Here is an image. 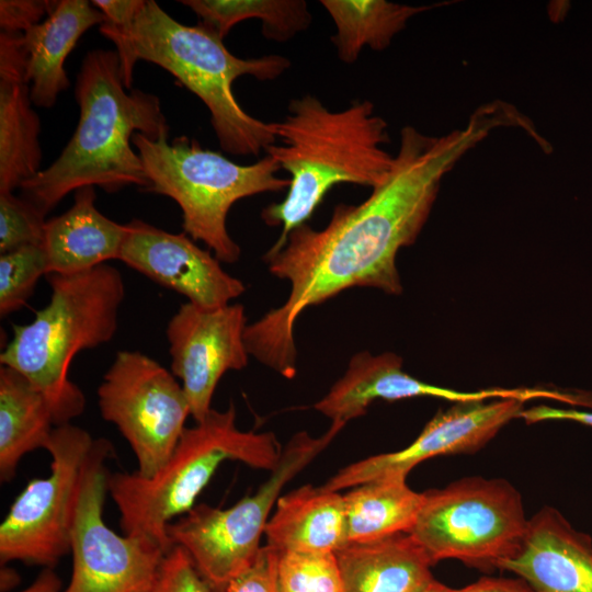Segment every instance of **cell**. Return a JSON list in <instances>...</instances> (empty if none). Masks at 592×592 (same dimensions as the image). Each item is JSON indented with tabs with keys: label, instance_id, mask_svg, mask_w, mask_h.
<instances>
[{
	"label": "cell",
	"instance_id": "cell-1",
	"mask_svg": "<svg viewBox=\"0 0 592 592\" xmlns=\"http://www.w3.org/2000/svg\"><path fill=\"white\" fill-rule=\"evenodd\" d=\"M502 126H510V117L497 102L480 106L463 128L442 136L405 126L388 177L364 202L337 205L325 228L304 224L280 251L266 252L269 271L289 281L291 293L282 306L246 327L248 353L291 379L297 372L294 327L305 309L355 286L400 294L396 255L418 238L442 179Z\"/></svg>",
	"mask_w": 592,
	"mask_h": 592
},
{
	"label": "cell",
	"instance_id": "cell-2",
	"mask_svg": "<svg viewBox=\"0 0 592 592\" xmlns=\"http://www.w3.org/2000/svg\"><path fill=\"white\" fill-rule=\"evenodd\" d=\"M126 90L116 50L86 54L75 86L77 128L59 157L20 185L21 196L44 216L82 186L96 185L107 193L129 185L149 187L132 137L141 133L152 140L168 138L170 127L157 95Z\"/></svg>",
	"mask_w": 592,
	"mask_h": 592
},
{
	"label": "cell",
	"instance_id": "cell-3",
	"mask_svg": "<svg viewBox=\"0 0 592 592\" xmlns=\"http://www.w3.org/2000/svg\"><path fill=\"white\" fill-rule=\"evenodd\" d=\"M270 125L281 145H270L265 152L291 178L286 197L261 213L266 225L282 226L269 252L285 246L289 232L306 224L332 186L352 183L374 189L392 168L395 156L383 148L389 140L387 123L374 114L371 101L331 111L306 94L292 100L287 115Z\"/></svg>",
	"mask_w": 592,
	"mask_h": 592
},
{
	"label": "cell",
	"instance_id": "cell-4",
	"mask_svg": "<svg viewBox=\"0 0 592 592\" xmlns=\"http://www.w3.org/2000/svg\"><path fill=\"white\" fill-rule=\"evenodd\" d=\"M48 304L27 325L13 326L0 355L48 400L56 425L70 423L86 408L82 390L69 377L73 357L110 342L125 297L121 272L105 263L75 274H48Z\"/></svg>",
	"mask_w": 592,
	"mask_h": 592
},
{
	"label": "cell",
	"instance_id": "cell-5",
	"mask_svg": "<svg viewBox=\"0 0 592 592\" xmlns=\"http://www.w3.org/2000/svg\"><path fill=\"white\" fill-rule=\"evenodd\" d=\"M129 44L136 62L146 60L163 68L203 101L225 152L255 157L276 143L270 123L249 115L239 105L232 84L242 76L261 81L276 79L289 68L288 58H239L202 23L184 25L155 0H146L138 13Z\"/></svg>",
	"mask_w": 592,
	"mask_h": 592
},
{
	"label": "cell",
	"instance_id": "cell-6",
	"mask_svg": "<svg viewBox=\"0 0 592 592\" xmlns=\"http://www.w3.org/2000/svg\"><path fill=\"white\" fill-rule=\"evenodd\" d=\"M282 448L273 433L241 431L236 409H210L206 417L185 428L166 465L152 477L137 471L107 475V491L121 515L124 534L140 535L166 551L173 545L167 527L195 505V500L225 460L272 471Z\"/></svg>",
	"mask_w": 592,
	"mask_h": 592
},
{
	"label": "cell",
	"instance_id": "cell-7",
	"mask_svg": "<svg viewBox=\"0 0 592 592\" xmlns=\"http://www.w3.org/2000/svg\"><path fill=\"white\" fill-rule=\"evenodd\" d=\"M132 143L150 182L146 192L175 201L184 232L204 242L220 262H236L241 253L226 226L230 207L241 198L289 186V179L276 177L281 167L269 155L242 166L186 136L168 143L136 133Z\"/></svg>",
	"mask_w": 592,
	"mask_h": 592
},
{
	"label": "cell",
	"instance_id": "cell-8",
	"mask_svg": "<svg viewBox=\"0 0 592 592\" xmlns=\"http://www.w3.org/2000/svg\"><path fill=\"white\" fill-rule=\"evenodd\" d=\"M423 496L409 534L432 563L457 559L499 569L520 550L530 519L509 481L468 477Z\"/></svg>",
	"mask_w": 592,
	"mask_h": 592
},
{
	"label": "cell",
	"instance_id": "cell-9",
	"mask_svg": "<svg viewBox=\"0 0 592 592\" xmlns=\"http://www.w3.org/2000/svg\"><path fill=\"white\" fill-rule=\"evenodd\" d=\"M344 424L332 423L318 437L297 433L282 448L276 467L255 493L227 509L194 505L167 527L172 545L182 547L216 591L246 570L262 546L269 514L284 486L316 458Z\"/></svg>",
	"mask_w": 592,
	"mask_h": 592
},
{
	"label": "cell",
	"instance_id": "cell-10",
	"mask_svg": "<svg viewBox=\"0 0 592 592\" xmlns=\"http://www.w3.org/2000/svg\"><path fill=\"white\" fill-rule=\"evenodd\" d=\"M84 429L71 423L54 429L45 449L50 473L31 480L0 525V559L52 568L70 551L81 479L93 447Z\"/></svg>",
	"mask_w": 592,
	"mask_h": 592
},
{
	"label": "cell",
	"instance_id": "cell-11",
	"mask_svg": "<svg viewBox=\"0 0 592 592\" xmlns=\"http://www.w3.org/2000/svg\"><path fill=\"white\" fill-rule=\"evenodd\" d=\"M113 446L95 439L84 466L71 531L72 573L61 592H151L166 551L140 535H119L103 519L105 462Z\"/></svg>",
	"mask_w": 592,
	"mask_h": 592
},
{
	"label": "cell",
	"instance_id": "cell-12",
	"mask_svg": "<svg viewBox=\"0 0 592 592\" xmlns=\"http://www.w3.org/2000/svg\"><path fill=\"white\" fill-rule=\"evenodd\" d=\"M177 377L139 351L123 350L98 388L102 418L128 442L146 478L157 474L172 455L191 415Z\"/></svg>",
	"mask_w": 592,
	"mask_h": 592
},
{
	"label": "cell",
	"instance_id": "cell-13",
	"mask_svg": "<svg viewBox=\"0 0 592 592\" xmlns=\"http://www.w3.org/2000/svg\"><path fill=\"white\" fill-rule=\"evenodd\" d=\"M247 326L242 305L207 309L189 301L168 322L171 372L181 380L195 422L210 411L221 376L247 366Z\"/></svg>",
	"mask_w": 592,
	"mask_h": 592
},
{
	"label": "cell",
	"instance_id": "cell-14",
	"mask_svg": "<svg viewBox=\"0 0 592 592\" xmlns=\"http://www.w3.org/2000/svg\"><path fill=\"white\" fill-rule=\"evenodd\" d=\"M524 403L516 398L456 402L436 413L407 447L348 465L322 487L339 492L383 477H407L414 466L435 456L475 453L520 418Z\"/></svg>",
	"mask_w": 592,
	"mask_h": 592
},
{
	"label": "cell",
	"instance_id": "cell-15",
	"mask_svg": "<svg viewBox=\"0 0 592 592\" xmlns=\"http://www.w3.org/2000/svg\"><path fill=\"white\" fill-rule=\"evenodd\" d=\"M118 260L196 306L224 307L244 292L220 261L185 232L172 234L140 219L127 224Z\"/></svg>",
	"mask_w": 592,
	"mask_h": 592
},
{
	"label": "cell",
	"instance_id": "cell-16",
	"mask_svg": "<svg viewBox=\"0 0 592 592\" xmlns=\"http://www.w3.org/2000/svg\"><path fill=\"white\" fill-rule=\"evenodd\" d=\"M414 397H435L455 402L486 401L516 398L523 401L547 397L545 388H489L477 391H459L419 380L402 371V360L394 353L372 355L355 354L345 374L329 392L315 403V409L332 420L344 424L363 415L377 399L396 401Z\"/></svg>",
	"mask_w": 592,
	"mask_h": 592
},
{
	"label": "cell",
	"instance_id": "cell-17",
	"mask_svg": "<svg viewBox=\"0 0 592 592\" xmlns=\"http://www.w3.org/2000/svg\"><path fill=\"white\" fill-rule=\"evenodd\" d=\"M499 569L536 592H592V540L558 510L545 506L528 520L520 550Z\"/></svg>",
	"mask_w": 592,
	"mask_h": 592
},
{
	"label": "cell",
	"instance_id": "cell-18",
	"mask_svg": "<svg viewBox=\"0 0 592 592\" xmlns=\"http://www.w3.org/2000/svg\"><path fill=\"white\" fill-rule=\"evenodd\" d=\"M21 37L0 32V192H13L41 171V121Z\"/></svg>",
	"mask_w": 592,
	"mask_h": 592
},
{
	"label": "cell",
	"instance_id": "cell-19",
	"mask_svg": "<svg viewBox=\"0 0 592 592\" xmlns=\"http://www.w3.org/2000/svg\"><path fill=\"white\" fill-rule=\"evenodd\" d=\"M104 22V14L91 1L58 0L45 20L22 34L33 104L55 105L70 84L65 70L69 53L90 27Z\"/></svg>",
	"mask_w": 592,
	"mask_h": 592
},
{
	"label": "cell",
	"instance_id": "cell-20",
	"mask_svg": "<svg viewBox=\"0 0 592 592\" xmlns=\"http://www.w3.org/2000/svg\"><path fill=\"white\" fill-rule=\"evenodd\" d=\"M95 198L94 186H82L68 210L45 223L46 275L80 273L118 260L128 226L100 213Z\"/></svg>",
	"mask_w": 592,
	"mask_h": 592
},
{
	"label": "cell",
	"instance_id": "cell-21",
	"mask_svg": "<svg viewBox=\"0 0 592 592\" xmlns=\"http://www.w3.org/2000/svg\"><path fill=\"white\" fill-rule=\"evenodd\" d=\"M264 534L280 554H335L349 544L344 498L322 486L293 490L277 499Z\"/></svg>",
	"mask_w": 592,
	"mask_h": 592
},
{
	"label": "cell",
	"instance_id": "cell-22",
	"mask_svg": "<svg viewBox=\"0 0 592 592\" xmlns=\"http://www.w3.org/2000/svg\"><path fill=\"white\" fill-rule=\"evenodd\" d=\"M343 592H420L433 565L409 533L348 544L335 553Z\"/></svg>",
	"mask_w": 592,
	"mask_h": 592
},
{
	"label": "cell",
	"instance_id": "cell-23",
	"mask_svg": "<svg viewBox=\"0 0 592 592\" xmlns=\"http://www.w3.org/2000/svg\"><path fill=\"white\" fill-rule=\"evenodd\" d=\"M56 421L47 398L18 371L0 366V480L11 481L27 453L44 448Z\"/></svg>",
	"mask_w": 592,
	"mask_h": 592
},
{
	"label": "cell",
	"instance_id": "cell-24",
	"mask_svg": "<svg viewBox=\"0 0 592 592\" xmlns=\"http://www.w3.org/2000/svg\"><path fill=\"white\" fill-rule=\"evenodd\" d=\"M406 478H378L343 494L349 544L375 542L411 531L424 496L412 490Z\"/></svg>",
	"mask_w": 592,
	"mask_h": 592
},
{
	"label": "cell",
	"instance_id": "cell-25",
	"mask_svg": "<svg viewBox=\"0 0 592 592\" xmlns=\"http://www.w3.org/2000/svg\"><path fill=\"white\" fill-rule=\"evenodd\" d=\"M334 22L332 43L345 64L357 60L364 46L384 50L409 19L432 5H408L385 0H321Z\"/></svg>",
	"mask_w": 592,
	"mask_h": 592
},
{
	"label": "cell",
	"instance_id": "cell-26",
	"mask_svg": "<svg viewBox=\"0 0 592 592\" xmlns=\"http://www.w3.org/2000/svg\"><path fill=\"white\" fill-rule=\"evenodd\" d=\"M180 3L223 39L239 22L260 19L267 39L286 42L305 31L312 20L304 0H181Z\"/></svg>",
	"mask_w": 592,
	"mask_h": 592
},
{
	"label": "cell",
	"instance_id": "cell-27",
	"mask_svg": "<svg viewBox=\"0 0 592 592\" xmlns=\"http://www.w3.org/2000/svg\"><path fill=\"white\" fill-rule=\"evenodd\" d=\"M47 274L43 246H25L0 254V315L21 309L33 295L42 275Z\"/></svg>",
	"mask_w": 592,
	"mask_h": 592
},
{
	"label": "cell",
	"instance_id": "cell-28",
	"mask_svg": "<svg viewBox=\"0 0 592 592\" xmlns=\"http://www.w3.org/2000/svg\"><path fill=\"white\" fill-rule=\"evenodd\" d=\"M281 592H343L334 553H281Z\"/></svg>",
	"mask_w": 592,
	"mask_h": 592
},
{
	"label": "cell",
	"instance_id": "cell-29",
	"mask_svg": "<svg viewBox=\"0 0 592 592\" xmlns=\"http://www.w3.org/2000/svg\"><path fill=\"white\" fill-rule=\"evenodd\" d=\"M45 216L23 196L0 192V254L25 246H43Z\"/></svg>",
	"mask_w": 592,
	"mask_h": 592
},
{
	"label": "cell",
	"instance_id": "cell-30",
	"mask_svg": "<svg viewBox=\"0 0 592 592\" xmlns=\"http://www.w3.org/2000/svg\"><path fill=\"white\" fill-rule=\"evenodd\" d=\"M146 0H93L91 3L105 16L100 33L112 41L121 60L123 81L132 90L136 61L130 53V36L135 20Z\"/></svg>",
	"mask_w": 592,
	"mask_h": 592
},
{
	"label": "cell",
	"instance_id": "cell-31",
	"mask_svg": "<svg viewBox=\"0 0 592 592\" xmlns=\"http://www.w3.org/2000/svg\"><path fill=\"white\" fill-rule=\"evenodd\" d=\"M187 553L174 545L163 557L151 592H210Z\"/></svg>",
	"mask_w": 592,
	"mask_h": 592
},
{
	"label": "cell",
	"instance_id": "cell-32",
	"mask_svg": "<svg viewBox=\"0 0 592 592\" xmlns=\"http://www.w3.org/2000/svg\"><path fill=\"white\" fill-rule=\"evenodd\" d=\"M278 558L274 548L262 546L254 561L217 592H281Z\"/></svg>",
	"mask_w": 592,
	"mask_h": 592
},
{
	"label": "cell",
	"instance_id": "cell-33",
	"mask_svg": "<svg viewBox=\"0 0 592 592\" xmlns=\"http://www.w3.org/2000/svg\"><path fill=\"white\" fill-rule=\"evenodd\" d=\"M55 1L47 0H1L0 32L24 34L48 15Z\"/></svg>",
	"mask_w": 592,
	"mask_h": 592
},
{
	"label": "cell",
	"instance_id": "cell-34",
	"mask_svg": "<svg viewBox=\"0 0 592 592\" xmlns=\"http://www.w3.org/2000/svg\"><path fill=\"white\" fill-rule=\"evenodd\" d=\"M526 423L542 421H572L588 426H592V411L574 408H555L546 405L523 409L520 414Z\"/></svg>",
	"mask_w": 592,
	"mask_h": 592
},
{
	"label": "cell",
	"instance_id": "cell-35",
	"mask_svg": "<svg viewBox=\"0 0 592 592\" xmlns=\"http://www.w3.org/2000/svg\"><path fill=\"white\" fill-rule=\"evenodd\" d=\"M455 592H536L522 579L482 578Z\"/></svg>",
	"mask_w": 592,
	"mask_h": 592
},
{
	"label": "cell",
	"instance_id": "cell-36",
	"mask_svg": "<svg viewBox=\"0 0 592 592\" xmlns=\"http://www.w3.org/2000/svg\"><path fill=\"white\" fill-rule=\"evenodd\" d=\"M61 582L52 568H45L36 580L20 592H61Z\"/></svg>",
	"mask_w": 592,
	"mask_h": 592
},
{
	"label": "cell",
	"instance_id": "cell-37",
	"mask_svg": "<svg viewBox=\"0 0 592 592\" xmlns=\"http://www.w3.org/2000/svg\"><path fill=\"white\" fill-rule=\"evenodd\" d=\"M420 592H455V589H452L433 578Z\"/></svg>",
	"mask_w": 592,
	"mask_h": 592
}]
</instances>
